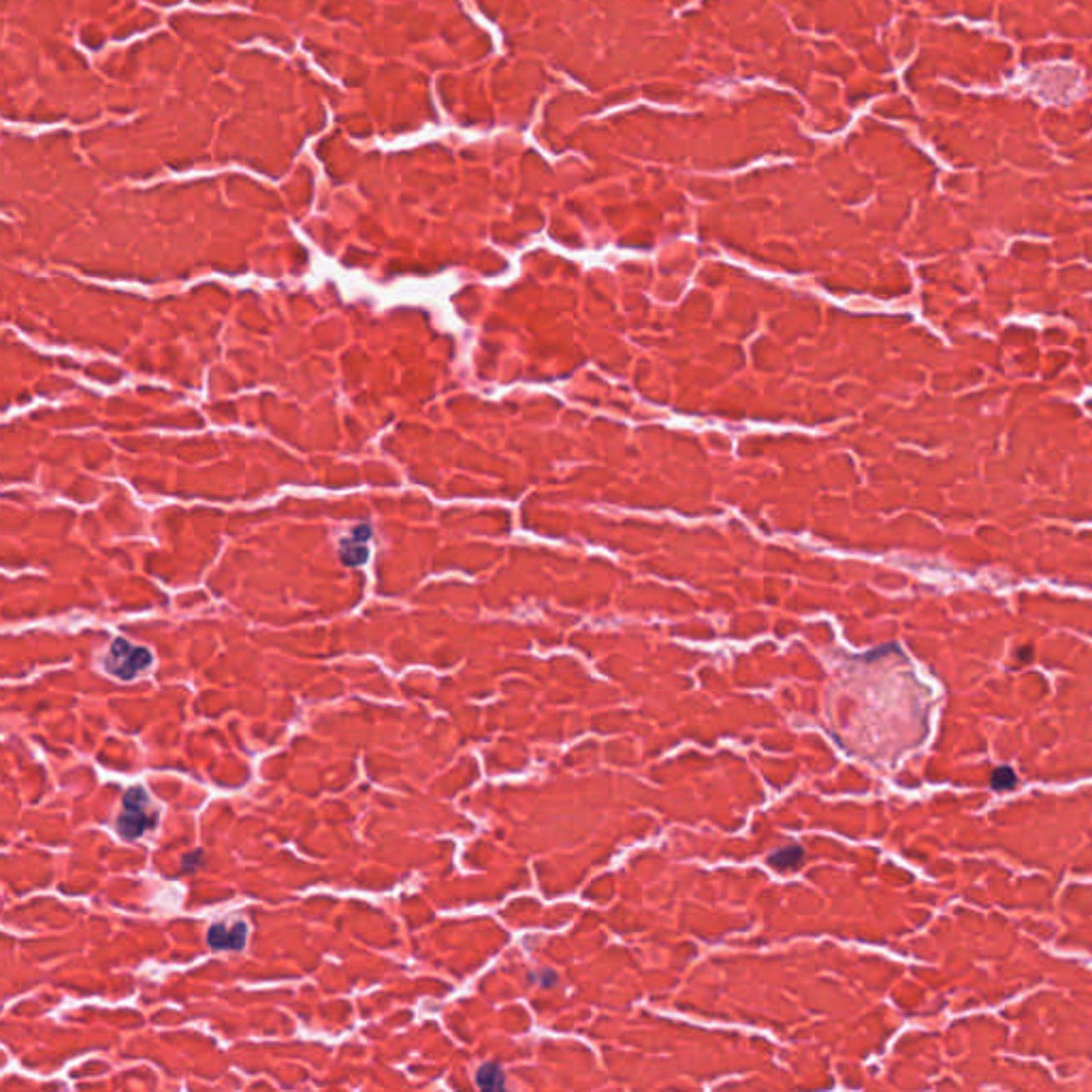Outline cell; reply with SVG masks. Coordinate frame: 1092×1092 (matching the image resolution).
<instances>
[{
    "instance_id": "cell-1",
    "label": "cell",
    "mask_w": 1092,
    "mask_h": 1092,
    "mask_svg": "<svg viewBox=\"0 0 1092 1092\" xmlns=\"http://www.w3.org/2000/svg\"><path fill=\"white\" fill-rule=\"evenodd\" d=\"M152 653L143 646L130 645L126 638H115L110 653L105 657V670L120 681H130L152 664Z\"/></svg>"
},
{
    "instance_id": "cell-2",
    "label": "cell",
    "mask_w": 1092,
    "mask_h": 1092,
    "mask_svg": "<svg viewBox=\"0 0 1092 1092\" xmlns=\"http://www.w3.org/2000/svg\"><path fill=\"white\" fill-rule=\"evenodd\" d=\"M150 796L143 788H130L124 793V811L118 819V832L124 839H137L156 826V815L148 811Z\"/></svg>"
},
{
    "instance_id": "cell-3",
    "label": "cell",
    "mask_w": 1092,
    "mask_h": 1092,
    "mask_svg": "<svg viewBox=\"0 0 1092 1092\" xmlns=\"http://www.w3.org/2000/svg\"><path fill=\"white\" fill-rule=\"evenodd\" d=\"M247 939V926L243 921H235L233 926L227 924H214L207 931V945L212 950L224 952H239L243 950Z\"/></svg>"
},
{
    "instance_id": "cell-4",
    "label": "cell",
    "mask_w": 1092,
    "mask_h": 1092,
    "mask_svg": "<svg viewBox=\"0 0 1092 1092\" xmlns=\"http://www.w3.org/2000/svg\"><path fill=\"white\" fill-rule=\"evenodd\" d=\"M370 557V549H367V542L356 540V538L348 536L339 542V559H342L344 565L348 568H359L363 565Z\"/></svg>"
},
{
    "instance_id": "cell-5",
    "label": "cell",
    "mask_w": 1092,
    "mask_h": 1092,
    "mask_svg": "<svg viewBox=\"0 0 1092 1092\" xmlns=\"http://www.w3.org/2000/svg\"><path fill=\"white\" fill-rule=\"evenodd\" d=\"M804 850L800 845H788L768 855V865L777 870H796L804 862Z\"/></svg>"
},
{
    "instance_id": "cell-6",
    "label": "cell",
    "mask_w": 1092,
    "mask_h": 1092,
    "mask_svg": "<svg viewBox=\"0 0 1092 1092\" xmlns=\"http://www.w3.org/2000/svg\"><path fill=\"white\" fill-rule=\"evenodd\" d=\"M476 1084L480 1090H503L506 1088V1075L498 1063H485L476 1074Z\"/></svg>"
},
{
    "instance_id": "cell-7",
    "label": "cell",
    "mask_w": 1092,
    "mask_h": 1092,
    "mask_svg": "<svg viewBox=\"0 0 1092 1092\" xmlns=\"http://www.w3.org/2000/svg\"><path fill=\"white\" fill-rule=\"evenodd\" d=\"M1018 785V777L1013 773V768L1009 766H998L997 770L990 777V788L994 792H1005V789H1013Z\"/></svg>"
},
{
    "instance_id": "cell-8",
    "label": "cell",
    "mask_w": 1092,
    "mask_h": 1092,
    "mask_svg": "<svg viewBox=\"0 0 1092 1092\" xmlns=\"http://www.w3.org/2000/svg\"><path fill=\"white\" fill-rule=\"evenodd\" d=\"M529 979H532V982H536L538 986H542V988H551V986H555V983H557V975L553 973V971H540V973H532V975H529Z\"/></svg>"
},
{
    "instance_id": "cell-9",
    "label": "cell",
    "mask_w": 1092,
    "mask_h": 1092,
    "mask_svg": "<svg viewBox=\"0 0 1092 1092\" xmlns=\"http://www.w3.org/2000/svg\"><path fill=\"white\" fill-rule=\"evenodd\" d=\"M201 860H203V855H201V851H195V854H192L191 858H184V862H181V869L188 870V873H191V870L195 869L196 865H199Z\"/></svg>"
}]
</instances>
